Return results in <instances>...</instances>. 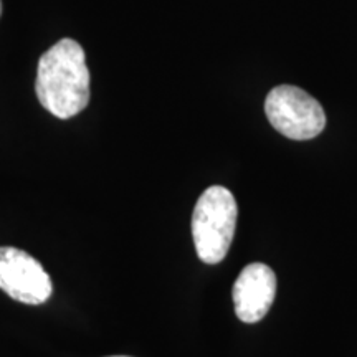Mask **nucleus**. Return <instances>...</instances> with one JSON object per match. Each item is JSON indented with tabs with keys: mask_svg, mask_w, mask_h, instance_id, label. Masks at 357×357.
Instances as JSON below:
<instances>
[{
	"mask_svg": "<svg viewBox=\"0 0 357 357\" xmlns=\"http://www.w3.org/2000/svg\"><path fill=\"white\" fill-rule=\"evenodd\" d=\"M40 105L60 119L82 113L89 102V70L78 42L61 38L40 56L37 82Z\"/></svg>",
	"mask_w": 357,
	"mask_h": 357,
	"instance_id": "obj_1",
	"label": "nucleus"
},
{
	"mask_svg": "<svg viewBox=\"0 0 357 357\" xmlns=\"http://www.w3.org/2000/svg\"><path fill=\"white\" fill-rule=\"evenodd\" d=\"M238 207L234 194L222 185L204 190L192 212V238L197 257L207 265H217L234 242Z\"/></svg>",
	"mask_w": 357,
	"mask_h": 357,
	"instance_id": "obj_2",
	"label": "nucleus"
},
{
	"mask_svg": "<svg viewBox=\"0 0 357 357\" xmlns=\"http://www.w3.org/2000/svg\"><path fill=\"white\" fill-rule=\"evenodd\" d=\"M265 113L276 131L294 141L312 139L326 126V114L319 101L291 84H280L268 93Z\"/></svg>",
	"mask_w": 357,
	"mask_h": 357,
	"instance_id": "obj_3",
	"label": "nucleus"
},
{
	"mask_svg": "<svg viewBox=\"0 0 357 357\" xmlns=\"http://www.w3.org/2000/svg\"><path fill=\"white\" fill-rule=\"evenodd\" d=\"M0 289L24 305H43L53 287L42 263L15 247H0Z\"/></svg>",
	"mask_w": 357,
	"mask_h": 357,
	"instance_id": "obj_4",
	"label": "nucleus"
},
{
	"mask_svg": "<svg viewBox=\"0 0 357 357\" xmlns=\"http://www.w3.org/2000/svg\"><path fill=\"white\" fill-rule=\"evenodd\" d=\"M276 296V275L265 263H250L236 278L231 298L235 314L243 323L261 321Z\"/></svg>",
	"mask_w": 357,
	"mask_h": 357,
	"instance_id": "obj_5",
	"label": "nucleus"
},
{
	"mask_svg": "<svg viewBox=\"0 0 357 357\" xmlns=\"http://www.w3.org/2000/svg\"><path fill=\"white\" fill-rule=\"evenodd\" d=\"M0 13H2V0H0Z\"/></svg>",
	"mask_w": 357,
	"mask_h": 357,
	"instance_id": "obj_6",
	"label": "nucleus"
},
{
	"mask_svg": "<svg viewBox=\"0 0 357 357\" xmlns=\"http://www.w3.org/2000/svg\"><path fill=\"white\" fill-rule=\"evenodd\" d=\"M111 357H129V356H111Z\"/></svg>",
	"mask_w": 357,
	"mask_h": 357,
	"instance_id": "obj_7",
	"label": "nucleus"
}]
</instances>
